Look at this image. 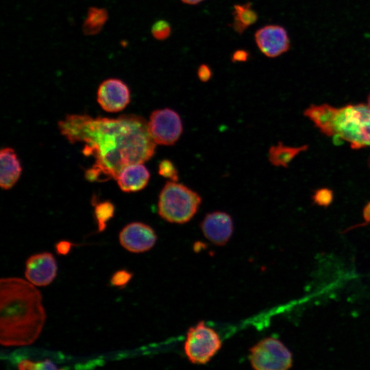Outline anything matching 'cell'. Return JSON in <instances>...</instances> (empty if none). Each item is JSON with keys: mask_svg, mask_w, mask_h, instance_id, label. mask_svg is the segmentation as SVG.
<instances>
[{"mask_svg": "<svg viewBox=\"0 0 370 370\" xmlns=\"http://www.w3.org/2000/svg\"><path fill=\"white\" fill-rule=\"evenodd\" d=\"M46 319L40 292L18 278L0 280V343L6 347L33 343Z\"/></svg>", "mask_w": 370, "mask_h": 370, "instance_id": "obj_2", "label": "cell"}, {"mask_svg": "<svg viewBox=\"0 0 370 370\" xmlns=\"http://www.w3.org/2000/svg\"><path fill=\"white\" fill-rule=\"evenodd\" d=\"M58 126L70 143H83L82 153L95 159L85 173L91 182L116 179L125 166L144 163L155 153L156 143L149 133L148 122L138 115L108 119L70 114Z\"/></svg>", "mask_w": 370, "mask_h": 370, "instance_id": "obj_1", "label": "cell"}, {"mask_svg": "<svg viewBox=\"0 0 370 370\" xmlns=\"http://www.w3.org/2000/svg\"><path fill=\"white\" fill-rule=\"evenodd\" d=\"M369 107V108L370 109V94L368 95V97H367V104Z\"/></svg>", "mask_w": 370, "mask_h": 370, "instance_id": "obj_30", "label": "cell"}, {"mask_svg": "<svg viewBox=\"0 0 370 370\" xmlns=\"http://www.w3.org/2000/svg\"><path fill=\"white\" fill-rule=\"evenodd\" d=\"M204 0H181L184 3L188 5H197L204 1Z\"/></svg>", "mask_w": 370, "mask_h": 370, "instance_id": "obj_29", "label": "cell"}, {"mask_svg": "<svg viewBox=\"0 0 370 370\" xmlns=\"http://www.w3.org/2000/svg\"><path fill=\"white\" fill-rule=\"evenodd\" d=\"M114 206L110 201H106L96 205L94 215L99 232L105 230L107 223L114 217Z\"/></svg>", "mask_w": 370, "mask_h": 370, "instance_id": "obj_18", "label": "cell"}, {"mask_svg": "<svg viewBox=\"0 0 370 370\" xmlns=\"http://www.w3.org/2000/svg\"><path fill=\"white\" fill-rule=\"evenodd\" d=\"M232 27L235 32L241 34L258 20V13L250 2L236 4L234 6Z\"/></svg>", "mask_w": 370, "mask_h": 370, "instance_id": "obj_16", "label": "cell"}, {"mask_svg": "<svg viewBox=\"0 0 370 370\" xmlns=\"http://www.w3.org/2000/svg\"><path fill=\"white\" fill-rule=\"evenodd\" d=\"M308 145L291 147L284 145L279 141L277 145L271 146L269 149V160L275 166L286 168L289 163L301 152L308 149Z\"/></svg>", "mask_w": 370, "mask_h": 370, "instance_id": "obj_15", "label": "cell"}, {"mask_svg": "<svg viewBox=\"0 0 370 370\" xmlns=\"http://www.w3.org/2000/svg\"><path fill=\"white\" fill-rule=\"evenodd\" d=\"M249 360L256 370H286L293 363L292 352L271 336L261 339L249 349Z\"/></svg>", "mask_w": 370, "mask_h": 370, "instance_id": "obj_5", "label": "cell"}, {"mask_svg": "<svg viewBox=\"0 0 370 370\" xmlns=\"http://www.w3.org/2000/svg\"><path fill=\"white\" fill-rule=\"evenodd\" d=\"M201 203L200 195L188 186L175 181H168L162 188L158 211L164 221L183 224L195 215Z\"/></svg>", "mask_w": 370, "mask_h": 370, "instance_id": "obj_4", "label": "cell"}, {"mask_svg": "<svg viewBox=\"0 0 370 370\" xmlns=\"http://www.w3.org/2000/svg\"><path fill=\"white\" fill-rule=\"evenodd\" d=\"M349 143L353 149L370 147V109L364 103L336 108L329 136Z\"/></svg>", "mask_w": 370, "mask_h": 370, "instance_id": "obj_3", "label": "cell"}, {"mask_svg": "<svg viewBox=\"0 0 370 370\" xmlns=\"http://www.w3.org/2000/svg\"><path fill=\"white\" fill-rule=\"evenodd\" d=\"M254 38L260 51L268 58L282 55L288 51L291 46L287 31L278 25L260 27L255 32Z\"/></svg>", "mask_w": 370, "mask_h": 370, "instance_id": "obj_10", "label": "cell"}, {"mask_svg": "<svg viewBox=\"0 0 370 370\" xmlns=\"http://www.w3.org/2000/svg\"><path fill=\"white\" fill-rule=\"evenodd\" d=\"M249 57V54L248 51L243 49H238L232 53L231 59L233 62H246Z\"/></svg>", "mask_w": 370, "mask_h": 370, "instance_id": "obj_26", "label": "cell"}, {"mask_svg": "<svg viewBox=\"0 0 370 370\" xmlns=\"http://www.w3.org/2000/svg\"><path fill=\"white\" fill-rule=\"evenodd\" d=\"M212 75L210 67L206 64H201L197 69V77L199 79L203 82H206L210 80Z\"/></svg>", "mask_w": 370, "mask_h": 370, "instance_id": "obj_24", "label": "cell"}, {"mask_svg": "<svg viewBox=\"0 0 370 370\" xmlns=\"http://www.w3.org/2000/svg\"><path fill=\"white\" fill-rule=\"evenodd\" d=\"M149 133L156 144L174 145L183 132V124L179 114L171 108L152 112L148 121Z\"/></svg>", "mask_w": 370, "mask_h": 370, "instance_id": "obj_7", "label": "cell"}, {"mask_svg": "<svg viewBox=\"0 0 370 370\" xmlns=\"http://www.w3.org/2000/svg\"><path fill=\"white\" fill-rule=\"evenodd\" d=\"M56 258L50 252H41L29 256L25 262V275L37 286L50 284L57 275Z\"/></svg>", "mask_w": 370, "mask_h": 370, "instance_id": "obj_11", "label": "cell"}, {"mask_svg": "<svg viewBox=\"0 0 370 370\" xmlns=\"http://www.w3.org/2000/svg\"><path fill=\"white\" fill-rule=\"evenodd\" d=\"M0 160V185L3 189L8 190L18 180L22 168L12 148L5 147L1 149Z\"/></svg>", "mask_w": 370, "mask_h": 370, "instance_id": "obj_14", "label": "cell"}, {"mask_svg": "<svg viewBox=\"0 0 370 370\" xmlns=\"http://www.w3.org/2000/svg\"><path fill=\"white\" fill-rule=\"evenodd\" d=\"M119 240L126 250L138 254L150 250L156 243L157 235L151 226L141 222H132L121 230Z\"/></svg>", "mask_w": 370, "mask_h": 370, "instance_id": "obj_9", "label": "cell"}, {"mask_svg": "<svg viewBox=\"0 0 370 370\" xmlns=\"http://www.w3.org/2000/svg\"><path fill=\"white\" fill-rule=\"evenodd\" d=\"M97 101L108 112H118L124 110L130 101V90L122 79L108 78L99 86Z\"/></svg>", "mask_w": 370, "mask_h": 370, "instance_id": "obj_8", "label": "cell"}, {"mask_svg": "<svg viewBox=\"0 0 370 370\" xmlns=\"http://www.w3.org/2000/svg\"><path fill=\"white\" fill-rule=\"evenodd\" d=\"M72 245L73 244L69 241H60L55 245L56 253L58 255L66 256L70 252Z\"/></svg>", "mask_w": 370, "mask_h": 370, "instance_id": "obj_25", "label": "cell"}, {"mask_svg": "<svg viewBox=\"0 0 370 370\" xmlns=\"http://www.w3.org/2000/svg\"><path fill=\"white\" fill-rule=\"evenodd\" d=\"M204 236L213 244L225 245L234 231L233 220L230 214L222 211L208 213L200 223Z\"/></svg>", "mask_w": 370, "mask_h": 370, "instance_id": "obj_12", "label": "cell"}, {"mask_svg": "<svg viewBox=\"0 0 370 370\" xmlns=\"http://www.w3.org/2000/svg\"><path fill=\"white\" fill-rule=\"evenodd\" d=\"M221 345L218 333L201 321L188 329L184 350L190 362L204 365L216 355Z\"/></svg>", "mask_w": 370, "mask_h": 370, "instance_id": "obj_6", "label": "cell"}, {"mask_svg": "<svg viewBox=\"0 0 370 370\" xmlns=\"http://www.w3.org/2000/svg\"><path fill=\"white\" fill-rule=\"evenodd\" d=\"M362 219H363V222L359 224L352 225L347 228L342 233H346L353 229L363 227V226L368 225L370 224V201L367 203V204L365 206V207L362 209Z\"/></svg>", "mask_w": 370, "mask_h": 370, "instance_id": "obj_23", "label": "cell"}, {"mask_svg": "<svg viewBox=\"0 0 370 370\" xmlns=\"http://www.w3.org/2000/svg\"><path fill=\"white\" fill-rule=\"evenodd\" d=\"M108 19V12L104 8L90 7L82 25L84 35L99 34Z\"/></svg>", "mask_w": 370, "mask_h": 370, "instance_id": "obj_17", "label": "cell"}, {"mask_svg": "<svg viewBox=\"0 0 370 370\" xmlns=\"http://www.w3.org/2000/svg\"><path fill=\"white\" fill-rule=\"evenodd\" d=\"M38 362H35L28 359H22L18 363V368L21 370L38 369Z\"/></svg>", "mask_w": 370, "mask_h": 370, "instance_id": "obj_27", "label": "cell"}, {"mask_svg": "<svg viewBox=\"0 0 370 370\" xmlns=\"http://www.w3.org/2000/svg\"><path fill=\"white\" fill-rule=\"evenodd\" d=\"M158 173L171 181L177 182L178 171L172 161L167 159L161 160L158 164Z\"/></svg>", "mask_w": 370, "mask_h": 370, "instance_id": "obj_21", "label": "cell"}, {"mask_svg": "<svg viewBox=\"0 0 370 370\" xmlns=\"http://www.w3.org/2000/svg\"><path fill=\"white\" fill-rule=\"evenodd\" d=\"M132 273L125 269L119 270L112 275L110 284L116 287L124 288L132 280Z\"/></svg>", "mask_w": 370, "mask_h": 370, "instance_id": "obj_22", "label": "cell"}, {"mask_svg": "<svg viewBox=\"0 0 370 370\" xmlns=\"http://www.w3.org/2000/svg\"><path fill=\"white\" fill-rule=\"evenodd\" d=\"M150 179V173L143 163H134L125 166L116 177L121 190L137 192L145 188Z\"/></svg>", "mask_w": 370, "mask_h": 370, "instance_id": "obj_13", "label": "cell"}, {"mask_svg": "<svg viewBox=\"0 0 370 370\" xmlns=\"http://www.w3.org/2000/svg\"><path fill=\"white\" fill-rule=\"evenodd\" d=\"M170 23L163 19L156 21L151 26V32L153 37L158 40L167 39L171 34Z\"/></svg>", "mask_w": 370, "mask_h": 370, "instance_id": "obj_20", "label": "cell"}, {"mask_svg": "<svg viewBox=\"0 0 370 370\" xmlns=\"http://www.w3.org/2000/svg\"><path fill=\"white\" fill-rule=\"evenodd\" d=\"M58 367L49 360H45V361L39 362L38 369H57Z\"/></svg>", "mask_w": 370, "mask_h": 370, "instance_id": "obj_28", "label": "cell"}, {"mask_svg": "<svg viewBox=\"0 0 370 370\" xmlns=\"http://www.w3.org/2000/svg\"><path fill=\"white\" fill-rule=\"evenodd\" d=\"M311 198L314 204L328 208L334 200V193L330 188H321L314 190Z\"/></svg>", "mask_w": 370, "mask_h": 370, "instance_id": "obj_19", "label": "cell"}]
</instances>
